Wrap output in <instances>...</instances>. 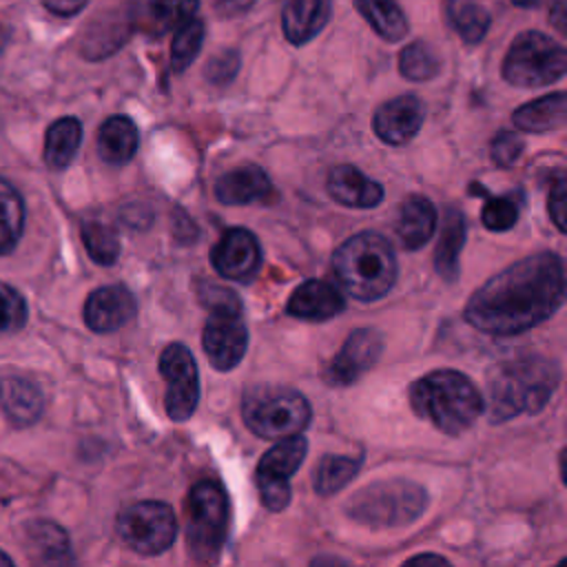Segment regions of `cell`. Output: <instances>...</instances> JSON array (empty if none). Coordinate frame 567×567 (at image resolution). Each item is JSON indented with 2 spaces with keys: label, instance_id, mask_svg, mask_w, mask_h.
Listing matches in <instances>:
<instances>
[{
  "label": "cell",
  "instance_id": "cell-1",
  "mask_svg": "<svg viewBox=\"0 0 567 567\" xmlns=\"http://www.w3.org/2000/svg\"><path fill=\"white\" fill-rule=\"evenodd\" d=\"M563 299V259L554 252H536L483 284L465 306V321L481 332L509 337L549 319Z\"/></svg>",
  "mask_w": 567,
  "mask_h": 567
},
{
  "label": "cell",
  "instance_id": "cell-2",
  "mask_svg": "<svg viewBox=\"0 0 567 567\" xmlns=\"http://www.w3.org/2000/svg\"><path fill=\"white\" fill-rule=\"evenodd\" d=\"M560 381V368L543 354H523L496 363L487 374L489 421L503 423L540 412Z\"/></svg>",
  "mask_w": 567,
  "mask_h": 567
},
{
  "label": "cell",
  "instance_id": "cell-3",
  "mask_svg": "<svg viewBox=\"0 0 567 567\" xmlns=\"http://www.w3.org/2000/svg\"><path fill=\"white\" fill-rule=\"evenodd\" d=\"M410 403L421 419L450 436L470 430L485 408L478 388L458 370H434L416 379Z\"/></svg>",
  "mask_w": 567,
  "mask_h": 567
},
{
  "label": "cell",
  "instance_id": "cell-4",
  "mask_svg": "<svg viewBox=\"0 0 567 567\" xmlns=\"http://www.w3.org/2000/svg\"><path fill=\"white\" fill-rule=\"evenodd\" d=\"M332 268L348 295L359 301L385 297L396 281V257L390 241L372 230L346 239L332 255Z\"/></svg>",
  "mask_w": 567,
  "mask_h": 567
},
{
  "label": "cell",
  "instance_id": "cell-5",
  "mask_svg": "<svg viewBox=\"0 0 567 567\" xmlns=\"http://www.w3.org/2000/svg\"><path fill=\"white\" fill-rule=\"evenodd\" d=\"M427 507V492L408 478L377 481L346 503V512L357 523L372 529H394L414 523Z\"/></svg>",
  "mask_w": 567,
  "mask_h": 567
},
{
  "label": "cell",
  "instance_id": "cell-6",
  "mask_svg": "<svg viewBox=\"0 0 567 567\" xmlns=\"http://www.w3.org/2000/svg\"><path fill=\"white\" fill-rule=\"evenodd\" d=\"M241 416L246 427L259 439L279 441L301 434L312 419V410L308 399L295 388L259 383L244 392Z\"/></svg>",
  "mask_w": 567,
  "mask_h": 567
},
{
  "label": "cell",
  "instance_id": "cell-7",
  "mask_svg": "<svg viewBox=\"0 0 567 567\" xmlns=\"http://www.w3.org/2000/svg\"><path fill=\"white\" fill-rule=\"evenodd\" d=\"M228 532V496L219 481H197L186 498V549L197 563H215Z\"/></svg>",
  "mask_w": 567,
  "mask_h": 567
},
{
  "label": "cell",
  "instance_id": "cell-8",
  "mask_svg": "<svg viewBox=\"0 0 567 567\" xmlns=\"http://www.w3.org/2000/svg\"><path fill=\"white\" fill-rule=\"evenodd\" d=\"M567 71V51L543 31H523L503 60V78L512 86L536 89L558 82Z\"/></svg>",
  "mask_w": 567,
  "mask_h": 567
},
{
  "label": "cell",
  "instance_id": "cell-9",
  "mask_svg": "<svg viewBox=\"0 0 567 567\" xmlns=\"http://www.w3.org/2000/svg\"><path fill=\"white\" fill-rule=\"evenodd\" d=\"M115 527L122 543L142 556L166 551L177 536L175 512L162 501H140L124 507Z\"/></svg>",
  "mask_w": 567,
  "mask_h": 567
},
{
  "label": "cell",
  "instance_id": "cell-10",
  "mask_svg": "<svg viewBox=\"0 0 567 567\" xmlns=\"http://www.w3.org/2000/svg\"><path fill=\"white\" fill-rule=\"evenodd\" d=\"M308 454V441L301 434L279 439L257 465V487L266 509L281 512L290 503V476Z\"/></svg>",
  "mask_w": 567,
  "mask_h": 567
},
{
  "label": "cell",
  "instance_id": "cell-11",
  "mask_svg": "<svg viewBox=\"0 0 567 567\" xmlns=\"http://www.w3.org/2000/svg\"><path fill=\"white\" fill-rule=\"evenodd\" d=\"M159 374L166 381V414L171 421H186L199 403L197 365L184 343H168L159 354Z\"/></svg>",
  "mask_w": 567,
  "mask_h": 567
},
{
  "label": "cell",
  "instance_id": "cell-12",
  "mask_svg": "<svg viewBox=\"0 0 567 567\" xmlns=\"http://www.w3.org/2000/svg\"><path fill=\"white\" fill-rule=\"evenodd\" d=\"M202 346L208 363L219 370H233L246 354L248 330L241 319V308H215L204 326Z\"/></svg>",
  "mask_w": 567,
  "mask_h": 567
},
{
  "label": "cell",
  "instance_id": "cell-13",
  "mask_svg": "<svg viewBox=\"0 0 567 567\" xmlns=\"http://www.w3.org/2000/svg\"><path fill=\"white\" fill-rule=\"evenodd\" d=\"M381 352L383 337L372 328H357L354 332H350L334 359L326 365L323 377L330 385H350L379 361Z\"/></svg>",
  "mask_w": 567,
  "mask_h": 567
},
{
  "label": "cell",
  "instance_id": "cell-14",
  "mask_svg": "<svg viewBox=\"0 0 567 567\" xmlns=\"http://www.w3.org/2000/svg\"><path fill=\"white\" fill-rule=\"evenodd\" d=\"M213 268L230 281H250L261 266V246L248 228H228L210 250Z\"/></svg>",
  "mask_w": 567,
  "mask_h": 567
},
{
  "label": "cell",
  "instance_id": "cell-15",
  "mask_svg": "<svg viewBox=\"0 0 567 567\" xmlns=\"http://www.w3.org/2000/svg\"><path fill=\"white\" fill-rule=\"evenodd\" d=\"M423 120L425 104L416 95L408 93L381 104L372 117V128L381 142L401 146L421 131Z\"/></svg>",
  "mask_w": 567,
  "mask_h": 567
},
{
  "label": "cell",
  "instance_id": "cell-16",
  "mask_svg": "<svg viewBox=\"0 0 567 567\" xmlns=\"http://www.w3.org/2000/svg\"><path fill=\"white\" fill-rule=\"evenodd\" d=\"M137 312L133 292L122 284L95 288L84 301V321L93 332H115Z\"/></svg>",
  "mask_w": 567,
  "mask_h": 567
},
{
  "label": "cell",
  "instance_id": "cell-17",
  "mask_svg": "<svg viewBox=\"0 0 567 567\" xmlns=\"http://www.w3.org/2000/svg\"><path fill=\"white\" fill-rule=\"evenodd\" d=\"M197 7L199 0H133L126 13L133 29L151 38H162L193 18Z\"/></svg>",
  "mask_w": 567,
  "mask_h": 567
},
{
  "label": "cell",
  "instance_id": "cell-18",
  "mask_svg": "<svg viewBox=\"0 0 567 567\" xmlns=\"http://www.w3.org/2000/svg\"><path fill=\"white\" fill-rule=\"evenodd\" d=\"M346 308L343 295L328 281L308 279L290 295L286 312L303 321H328Z\"/></svg>",
  "mask_w": 567,
  "mask_h": 567
},
{
  "label": "cell",
  "instance_id": "cell-19",
  "mask_svg": "<svg viewBox=\"0 0 567 567\" xmlns=\"http://www.w3.org/2000/svg\"><path fill=\"white\" fill-rule=\"evenodd\" d=\"M272 193L268 173L257 164H244L224 173L215 182V197L226 206H244L261 202Z\"/></svg>",
  "mask_w": 567,
  "mask_h": 567
},
{
  "label": "cell",
  "instance_id": "cell-20",
  "mask_svg": "<svg viewBox=\"0 0 567 567\" xmlns=\"http://www.w3.org/2000/svg\"><path fill=\"white\" fill-rule=\"evenodd\" d=\"M328 193L348 208H374L383 199V186L365 177L352 164H339L328 175Z\"/></svg>",
  "mask_w": 567,
  "mask_h": 567
},
{
  "label": "cell",
  "instance_id": "cell-21",
  "mask_svg": "<svg viewBox=\"0 0 567 567\" xmlns=\"http://www.w3.org/2000/svg\"><path fill=\"white\" fill-rule=\"evenodd\" d=\"M330 18V0H286L281 9V29L290 44L310 42Z\"/></svg>",
  "mask_w": 567,
  "mask_h": 567
},
{
  "label": "cell",
  "instance_id": "cell-22",
  "mask_svg": "<svg viewBox=\"0 0 567 567\" xmlns=\"http://www.w3.org/2000/svg\"><path fill=\"white\" fill-rule=\"evenodd\" d=\"M0 405L13 425L24 427L40 419L44 396L33 381L24 377H7L0 381Z\"/></svg>",
  "mask_w": 567,
  "mask_h": 567
},
{
  "label": "cell",
  "instance_id": "cell-23",
  "mask_svg": "<svg viewBox=\"0 0 567 567\" xmlns=\"http://www.w3.org/2000/svg\"><path fill=\"white\" fill-rule=\"evenodd\" d=\"M436 228V208L423 195H410L401 204L396 235L408 250H419L425 246Z\"/></svg>",
  "mask_w": 567,
  "mask_h": 567
},
{
  "label": "cell",
  "instance_id": "cell-24",
  "mask_svg": "<svg viewBox=\"0 0 567 567\" xmlns=\"http://www.w3.org/2000/svg\"><path fill=\"white\" fill-rule=\"evenodd\" d=\"M567 117V95L563 91L543 95L518 106L512 113V122L516 128L527 133H547L560 128Z\"/></svg>",
  "mask_w": 567,
  "mask_h": 567
},
{
  "label": "cell",
  "instance_id": "cell-25",
  "mask_svg": "<svg viewBox=\"0 0 567 567\" xmlns=\"http://www.w3.org/2000/svg\"><path fill=\"white\" fill-rule=\"evenodd\" d=\"M137 126L126 115H111L97 133V153L106 164L122 166L137 151Z\"/></svg>",
  "mask_w": 567,
  "mask_h": 567
},
{
  "label": "cell",
  "instance_id": "cell-26",
  "mask_svg": "<svg viewBox=\"0 0 567 567\" xmlns=\"http://www.w3.org/2000/svg\"><path fill=\"white\" fill-rule=\"evenodd\" d=\"M465 244V217L456 206H450L443 215L441 237L434 250V266L436 272L447 281L454 284L458 279V255Z\"/></svg>",
  "mask_w": 567,
  "mask_h": 567
},
{
  "label": "cell",
  "instance_id": "cell-27",
  "mask_svg": "<svg viewBox=\"0 0 567 567\" xmlns=\"http://www.w3.org/2000/svg\"><path fill=\"white\" fill-rule=\"evenodd\" d=\"M82 142V124L78 117L55 120L44 135V162L49 168H66Z\"/></svg>",
  "mask_w": 567,
  "mask_h": 567
},
{
  "label": "cell",
  "instance_id": "cell-28",
  "mask_svg": "<svg viewBox=\"0 0 567 567\" xmlns=\"http://www.w3.org/2000/svg\"><path fill=\"white\" fill-rule=\"evenodd\" d=\"M131 20H128V13L126 16H120V13H109L100 20H95L89 29H86V35H84V42H82V51L86 58L91 60H97V58H104V55H111L113 51H117L128 31H131Z\"/></svg>",
  "mask_w": 567,
  "mask_h": 567
},
{
  "label": "cell",
  "instance_id": "cell-29",
  "mask_svg": "<svg viewBox=\"0 0 567 567\" xmlns=\"http://www.w3.org/2000/svg\"><path fill=\"white\" fill-rule=\"evenodd\" d=\"M354 7L385 42H399L410 31L408 18L396 0H354Z\"/></svg>",
  "mask_w": 567,
  "mask_h": 567
},
{
  "label": "cell",
  "instance_id": "cell-30",
  "mask_svg": "<svg viewBox=\"0 0 567 567\" xmlns=\"http://www.w3.org/2000/svg\"><path fill=\"white\" fill-rule=\"evenodd\" d=\"M447 20L467 44H476L489 29V13L476 0H447Z\"/></svg>",
  "mask_w": 567,
  "mask_h": 567
},
{
  "label": "cell",
  "instance_id": "cell-31",
  "mask_svg": "<svg viewBox=\"0 0 567 567\" xmlns=\"http://www.w3.org/2000/svg\"><path fill=\"white\" fill-rule=\"evenodd\" d=\"M24 228V202L20 193L0 177V255L9 252Z\"/></svg>",
  "mask_w": 567,
  "mask_h": 567
},
{
  "label": "cell",
  "instance_id": "cell-32",
  "mask_svg": "<svg viewBox=\"0 0 567 567\" xmlns=\"http://www.w3.org/2000/svg\"><path fill=\"white\" fill-rule=\"evenodd\" d=\"M357 472H359V458L326 454L315 470L312 487L319 496H332L339 489H343L354 478Z\"/></svg>",
  "mask_w": 567,
  "mask_h": 567
},
{
  "label": "cell",
  "instance_id": "cell-33",
  "mask_svg": "<svg viewBox=\"0 0 567 567\" xmlns=\"http://www.w3.org/2000/svg\"><path fill=\"white\" fill-rule=\"evenodd\" d=\"M399 71L410 82H427L439 75L441 62L430 44L416 40L401 49L399 53Z\"/></svg>",
  "mask_w": 567,
  "mask_h": 567
},
{
  "label": "cell",
  "instance_id": "cell-34",
  "mask_svg": "<svg viewBox=\"0 0 567 567\" xmlns=\"http://www.w3.org/2000/svg\"><path fill=\"white\" fill-rule=\"evenodd\" d=\"M204 42V22L199 18H188L175 29L171 44V66L175 73H182L197 58Z\"/></svg>",
  "mask_w": 567,
  "mask_h": 567
},
{
  "label": "cell",
  "instance_id": "cell-35",
  "mask_svg": "<svg viewBox=\"0 0 567 567\" xmlns=\"http://www.w3.org/2000/svg\"><path fill=\"white\" fill-rule=\"evenodd\" d=\"M82 241L89 257L100 266H111L120 257V239L117 233L102 221H84L82 224Z\"/></svg>",
  "mask_w": 567,
  "mask_h": 567
},
{
  "label": "cell",
  "instance_id": "cell-36",
  "mask_svg": "<svg viewBox=\"0 0 567 567\" xmlns=\"http://www.w3.org/2000/svg\"><path fill=\"white\" fill-rule=\"evenodd\" d=\"M29 538L33 551H38V558L44 563H60L69 558V538L62 527L49 520H38L29 525Z\"/></svg>",
  "mask_w": 567,
  "mask_h": 567
},
{
  "label": "cell",
  "instance_id": "cell-37",
  "mask_svg": "<svg viewBox=\"0 0 567 567\" xmlns=\"http://www.w3.org/2000/svg\"><path fill=\"white\" fill-rule=\"evenodd\" d=\"M483 226L494 233H505L518 221V206L514 197H489L483 206Z\"/></svg>",
  "mask_w": 567,
  "mask_h": 567
},
{
  "label": "cell",
  "instance_id": "cell-38",
  "mask_svg": "<svg viewBox=\"0 0 567 567\" xmlns=\"http://www.w3.org/2000/svg\"><path fill=\"white\" fill-rule=\"evenodd\" d=\"M27 321V301L24 297L7 286L0 284V332H11L22 328Z\"/></svg>",
  "mask_w": 567,
  "mask_h": 567
},
{
  "label": "cell",
  "instance_id": "cell-39",
  "mask_svg": "<svg viewBox=\"0 0 567 567\" xmlns=\"http://www.w3.org/2000/svg\"><path fill=\"white\" fill-rule=\"evenodd\" d=\"M239 53L235 49H221L219 53H215L206 66H204V78L215 84V86H224L228 84L237 71H239Z\"/></svg>",
  "mask_w": 567,
  "mask_h": 567
},
{
  "label": "cell",
  "instance_id": "cell-40",
  "mask_svg": "<svg viewBox=\"0 0 567 567\" xmlns=\"http://www.w3.org/2000/svg\"><path fill=\"white\" fill-rule=\"evenodd\" d=\"M525 148V142L514 133V131H498L492 140V146H489V155H492V162L501 168H509L516 164V159L520 157Z\"/></svg>",
  "mask_w": 567,
  "mask_h": 567
},
{
  "label": "cell",
  "instance_id": "cell-41",
  "mask_svg": "<svg viewBox=\"0 0 567 567\" xmlns=\"http://www.w3.org/2000/svg\"><path fill=\"white\" fill-rule=\"evenodd\" d=\"M565 199H567V188H565V175L558 173L551 188H549V199H547V210H549V217L551 221L556 224V228L560 233H565L567 224H565V215H567V206H565Z\"/></svg>",
  "mask_w": 567,
  "mask_h": 567
},
{
  "label": "cell",
  "instance_id": "cell-42",
  "mask_svg": "<svg viewBox=\"0 0 567 567\" xmlns=\"http://www.w3.org/2000/svg\"><path fill=\"white\" fill-rule=\"evenodd\" d=\"M199 299H202V303L208 310H215V308H241L239 297L233 290L221 288V286H202Z\"/></svg>",
  "mask_w": 567,
  "mask_h": 567
},
{
  "label": "cell",
  "instance_id": "cell-43",
  "mask_svg": "<svg viewBox=\"0 0 567 567\" xmlns=\"http://www.w3.org/2000/svg\"><path fill=\"white\" fill-rule=\"evenodd\" d=\"M42 4H44L51 13L62 16V18H69V16L80 13V11L89 4V0H42Z\"/></svg>",
  "mask_w": 567,
  "mask_h": 567
},
{
  "label": "cell",
  "instance_id": "cell-44",
  "mask_svg": "<svg viewBox=\"0 0 567 567\" xmlns=\"http://www.w3.org/2000/svg\"><path fill=\"white\" fill-rule=\"evenodd\" d=\"M547 18L558 33L567 31V0H549Z\"/></svg>",
  "mask_w": 567,
  "mask_h": 567
},
{
  "label": "cell",
  "instance_id": "cell-45",
  "mask_svg": "<svg viewBox=\"0 0 567 567\" xmlns=\"http://www.w3.org/2000/svg\"><path fill=\"white\" fill-rule=\"evenodd\" d=\"M252 4H255V0H219L217 2V13L221 18H235V16L246 13Z\"/></svg>",
  "mask_w": 567,
  "mask_h": 567
},
{
  "label": "cell",
  "instance_id": "cell-46",
  "mask_svg": "<svg viewBox=\"0 0 567 567\" xmlns=\"http://www.w3.org/2000/svg\"><path fill=\"white\" fill-rule=\"evenodd\" d=\"M427 563H436V565H447V560L443 556H436V554H421V556H414L408 560V565H427Z\"/></svg>",
  "mask_w": 567,
  "mask_h": 567
},
{
  "label": "cell",
  "instance_id": "cell-47",
  "mask_svg": "<svg viewBox=\"0 0 567 567\" xmlns=\"http://www.w3.org/2000/svg\"><path fill=\"white\" fill-rule=\"evenodd\" d=\"M516 7H523V9H532V7H536V2L538 0H512Z\"/></svg>",
  "mask_w": 567,
  "mask_h": 567
},
{
  "label": "cell",
  "instance_id": "cell-48",
  "mask_svg": "<svg viewBox=\"0 0 567 567\" xmlns=\"http://www.w3.org/2000/svg\"><path fill=\"white\" fill-rule=\"evenodd\" d=\"M0 565H9V567L13 565V560H11V558H9V556H7L2 549H0Z\"/></svg>",
  "mask_w": 567,
  "mask_h": 567
}]
</instances>
